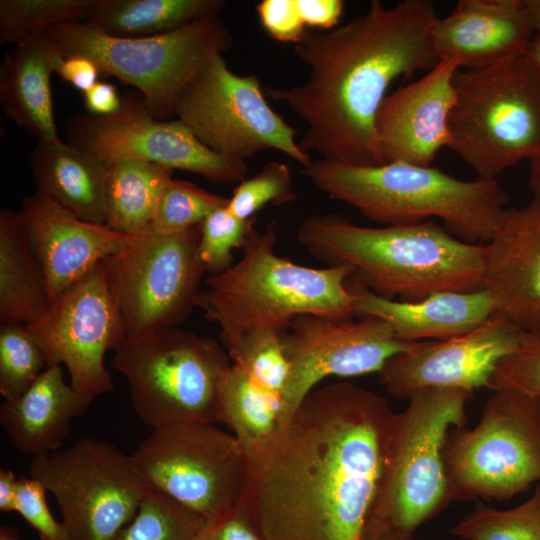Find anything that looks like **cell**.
<instances>
[{
    "label": "cell",
    "mask_w": 540,
    "mask_h": 540,
    "mask_svg": "<svg viewBox=\"0 0 540 540\" xmlns=\"http://www.w3.org/2000/svg\"><path fill=\"white\" fill-rule=\"evenodd\" d=\"M395 414L349 382L313 389L272 439L246 453L239 504L265 540H360Z\"/></svg>",
    "instance_id": "cell-1"
},
{
    "label": "cell",
    "mask_w": 540,
    "mask_h": 540,
    "mask_svg": "<svg viewBox=\"0 0 540 540\" xmlns=\"http://www.w3.org/2000/svg\"><path fill=\"white\" fill-rule=\"evenodd\" d=\"M438 18L430 0L392 7L372 0L365 13L327 33L309 32L294 53L309 68L302 84L265 87L305 124L298 142L306 153L356 166L381 165L375 121L398 78L431 70L439 61L430 30Z\"/></svg>",
    "instance_id": "cell-2"
},
{
    "label": "cell",
    "mask_w": 540,
    "mask_h": 540,
    "mask_svg": "<svg viewBox=\"0 0 540 540\" xmlns=\"http://www.w3.org/2000/svg\"><path fill=\"white\" fill-rule=\"evenodd\" d=\"M296 238L326 267H345L347 284L378 296L418 301L446 291L485 289L487 246L460 240L434 220L366 227L336 214H312Z\"/></svg>",
    "instance_id": "cell-3"
},
{
    "label": "cell",
    "mask_w": 540,
    "mask_h": 540,
    "mask_svg": "<svg viewBox=\"0 0 540 540\" xmlns=\"http://www.w3.org/2000/svg\"><path fill=\"white\" fill-rule=\"evenodd\" d=\"M302 174L329 198L386 225L438 218L453 236L488 243L506 209L508 194L495 180H462L430 166L391 162L356 166L312 160Z\"/></svg>",
    "instance_id": "cell-4"
},
{
    "label": "cell",
    "mask_w": 540,
    "mask_h": 540,
    "mask_svg": "<svg viewBox=\"0 0 540 540\" xmlns=\"http://www.w3.org/2000/svg\"><path fill=\"white\" fill-rule=\"evenodd\" d=\"M274 223L248 237L240 260L203 282L196 306L220 328L224 346L243 333L266 328L281 335L299 315L356 316L345 267L311 268L278 256Z\"/></svg>",
    "instance_id": "cell-5"
},
{
    "label": "cell",
    "mask_w": 540,
    "mask_h": 540,
    "mask_svg": "<svg viewBox=\"0 0 540 540\" xmlns=\"http://www.w3.org/2000/svg\"><path fill=\"white\" fill-rule=\"evenodd\" d=\"M448 148L477 178L495 180L540 153V77L525 54L454 77Z\"/></svg>",
    "instance_id": "cell-6"
},
{
    "label": "cell",
    "mask_w": 540,
    "mask_h": 540,
    "mask_svg": "<svg viewBox=\"0 0 540 540\" xmlns=\"http://www.w3.org/2000/svg\"><path fill=\"white\" fill-rule=\"evenodd\" d=\"M472 392L423 388L395 414L391 442L368 522L409 538L451 502L443 451L449 431L467 421ZM367 522V523H368Z\"/></svg>",
    "instance_id": "cell-7"
},
{
    "label": "cell",
    "mask_w": 540,
    "mask_h": 540,
    "mask_svg": "<svg viewBox=\"0 0 540 540\" xmlns=\"http://www.w3.org/2000/svg\"><path fill=\"white\" fill-rule=\"evenodd\" d=\"M221 12L153 37H113L84 21L58 24L46 33L63 56L90 58L101 76H113L134 87L154 117L169 120L189 82L214 56L233 44Z\"/></svg>",
    "instance_id": "cell-8"
},
{
    "label": "cell",
    "mask_w": 540,
    "mask_h": 540,
    "mask_svg": "<svg viewBox=\"0 0 540 540\" xmlns=\"http://www.w3.org/2000/svg\"><path fill=\"white\" fill-rule=\"evenodd\" d=\"M214 339L172 327L126 338L112 367L127 381L146 425L219 421V395L232 363Z\"/></svg>",
    "instance_id": "cell-9"
},
{
    "label": "cell",
    "mask_w": 540,
    "mask_h": 540,
    "mask_svg": "<svg viewBox=\"0 0 540 540\" xmlns=\"http://www.w3.org/2000/svg\"><path fill=\"white\" fill-rule=\"evenodd\" d=\"M452 501L509 500L540 483V398L496 390L473 428H452L443 451Z\"/></svg>",
    "instance_id": "cell-10"
},
{
    "label": "cell",
    "mask_w": 540,
    "mask_h": 540,
    "mask_svg": "<svg viewBox=\"0 0 540 540\" xmlns=\"http://www.w3.org/2000/svg\"><path fill=\"white\" fill-rule=\"evenodd\" d=\"M28 471L55 497L69 540H117L151 491L132 455L93 438L33 456Z\"/></svg>",
    "instance_id": "cell-11"
},
{
    "label": "cell",
    "mask_w": 540,
    "mask_h": 540,
    "mask_svg": "<svg viewBox=\"0 0 540 540\" xmlns=\"http://www.w3.org/2000/svg\"><path fill=\"white\" fill-rule=\"evenodd\" d=\"M199 239L200 225L168 235L149 228L101 261L124 339L178 327L189 318L206 272Z\"/></svg>",
    "instance_id": "cell-12"
},
{
    "label": "cell",
    "mask_w": 540,
    "mask_h": 540,
    "mask_svg": "<svg viewBox=\"0 0 540 540\" xmlns=\"http://www.w3.org/2000/svg\"><path fill=\"white\" fill-rule=\"evenodd\" d=\"M131 455L151 489L205 521L240 500L245 451L233 434L215 423L190 421L152 428Z\"/></svg>",
    "instance_id": "cell-13"
},
{
    "label": "cell",
    "mask_w": 540,
    "mask_h": 540,
    "mask_svg": "<svg viewBox=\"0 0 540 540\" xmlns=\"http://www.w3.org/2000/svg\"><path fill=\"white\" fill-rule=\"evenodd\" d=\"M255 73L239 75L214 56L178 97L174 115L211 151L246 160L273 149L302 167L312 162L296 130L268 104Z\"/></svg>",
    "instance_id": "cell-14"
},
{
    "label": "cell",
    "mask_w": 540,
    "mask_h": 540,
    "mask_svg": "<svg viewBox=\"0 0 540 540\" xmlns=\"http://www.w3.org/2000/svg\"><path fill=\"white\" fill-rule=\"evenodd\" d=\"M68 143L106 165L121 159L157 163L196 173L211 182L238 184L247 175L245 160L211 151L179 120H161L130 95L109 116L77 113L66 122Z\"/></svg>",
    "instance_id": "cell-15"
},
{
    "label": "cell",
    "mask_w": 540,
    "mask_h": 540,
    "mask_svg": "<svg viewBox=\"0 0 540 540\" xmlns=\"http://www.w3.org/2000/svg\"><path fill=\"white\" fill-rule=\"evenodd\" d=\"M289 374L282 394L283 424L324 378L379 373L395 354L416 342L399 340L382 319L296 316L281 335Z\"/></svg>",
    "instance_id": "cell-16"
},
{
    "label": "cell",
    "mask_w": 540,
    "mask_h": 540,
    "mask_svg": "<svg viewBox=\"0 0 540 540\" xmlns=\"http://www.w3.org/2000/svg\"><path fill=\"white\" fill-rule=\"evenodd\" d=\"M26 326L47 366L65 365L76 390L92 398L113 390L104 357L124 335L101 262L55 299L37 322Z\"/></svg>",
    "instance_id": "cell-17"
},
{
    "label": "cell",
    "mask_w": 540,
    "mask_h": 540,
    "mask_svg": "<svg viewBox=\"0 0 540 540\" xmlns=\"http://www.w3.org/2000/svg\"><path fill=\"white\" fill-rule=\"evenodd\" d=\"M523 329L495 311L476 329L439 342L418 341L392 356L378 373L398 399L423 388L473 392L488 387L497 364L517 347Z\"/></svg>",
    "instance_id": "cell-18"
},
{
    "label": "cell",
    "mask_w": 540,
    "mask_h": 540,
    "mask_svg": "<svg viewBox=\"0 0 540 540\" xmlns=\"http://www.w3.org/2000/svg\"><path fill=\"white\" fill-rule=\"evenodd\" d=\"M459 68L456 58L440 60L423 77L385 97L375 121L381 164L430 166L438 151L448 148Z\"/></svg>",
    "instance_id": "cell-19"
},
{
    "label": "cell",
    "mask_w": 540,
    "mask_h": 540,
    "mask_svg": "<svg viewBox=\"0 0 540 540\" xmlns=\"http://www.w3.org/2000/svg\"><path fill=\"white\" fill-rule=\"evenodd\" d=\"M18 213L27 242L44 273L51 303L137 237L83 221L38 192L22 199Z\"/></svg>",
    "instance_id": "cell-20"
},
{
    "label": "cell",
    "mask_w": 540,
    "mask_h": 540,
    "mask_svg": "<svg viewBox=\"0 0 540 540\" xmlns=\"http://www.w3.org/2000/svg\"><path fill=\"white\" fill-rule=\"evenodd\" d=\"M531 198L506 208L487 246L485 289L495 311L523 330L540 328V181Z\"/></svg>",
    "instance_id": "cell-21"
},
{
    "label": "cell",
    "mask_w": 540,
    "mask_h": 540,
    "mask_svg": "<svg viewBox=\"0 0 540 540\" xmlns=\"http://www.w3.org/2000/svg\"><path fill=\"white\" fill-rule=\"evenodd\" d=\"M534 35L524 0H459L430 30L438 59L456 58L460 68H480L525 54Z\"/></svg>",
    "instance_id": "cell-22"
},
{
    "label": "cell",
    "mask_w": 540,
    "mask_h": 540,
    "mask_svg": "<svg viewBox=\"0 0 540 540\" xmlns=\"http://www.w3.org/2000/svg\"><path fill=\"white\" fill-rule=\"evenodd\" d=\"M347 286L354 295L356 315L382 319L405 342L457 337L476 329L495 312L487 289L438 292L418 301H396Z\"/></svg>",
    "instance_id": "cell-23"
},
{
    "label": "cell",
    "mask_w": 540,
    "mask_h": 540,
    "mask_svg": "<svg viewBox=\"0 0 540 540\" xmlns=\"http://www.w3.org/2000/svg\"><path fill=\"white\" fill-rule=\"evenodd\" d=\"M93 399L65 382L60 365L48 366L20 396L4 400L0 423L20 451L47 454L61 449Z\"/></svg>",
    "instance_id": "cell-24"
},
{
    "label": "cell",
    "mask_w": 540,
    "mask_h": 540,
    "mask_svg": "<svg viewBox=\"0 0 540 540\" xmlns=\"http://www.w3.org/2000/svg\"><path fill=\"white\" fill-rule=\"evenodd\" d=\"M63 56L48 33L13 46L0 66V103L6 117L42 143L62 141L53 113L51 75Z\"/></svg>",
    "instance_id": "cell-25"
},
{
    "label": "cell",
    "mask_w": 540,
    "mask_h": 540,
    "mask_svg": "<svg viewBox=\"0 0 540 540\" xmlns=\"http://www.w3.org/2000/svg\"><path fill=\"white\" fill-rule=\"evenodd\" d=\"M36 191L79 219L105 225L107 165L63 141L37 142L30 156Z\"/></svg>",
    "instance_id": "cell-26"
},
{
    "label": "cell",
    "mask_w": 540,
    "mask_h": 540,
    "mask_svg": "<svg viewBox=\"0 0 540 540\" xmlns=\"http://www.w3.org/2000/svg\"><path fill=\"white\" fill-rule=\"evenodd\" d=\"M47 283L19 213L0 212V324L37 322L49 309Z\"/></svg>",
    "instance_id": "cell-27"
},
{
    "label": "cell",
    "mask_w": 540,
    "mask_h": 540,
    "mask_svg": "<svg viewBox=\"0 0 540 540\" xmlns=\"http://www.w3.org/2000/svg\"><path fill=\"white\" fill-rule=\"evenodd\" d=\"M172 172L167 166L137 159L108 164L105 225L130 236L147 232Z\"/></svg>",
    "instance_id": "cell-28"
},
{
    "label": "cell",
    "mask_w": 540,
    "mask_h": 540,
    "mask_svg": "<svg viewBox=\"0 0 540 540\" xmlns=\"http://www.w3.org/2000/svg\"><path fill=\"white\" fill-rule=\"evenodd\" d=\"M225 5L223 0H94L84 22L113 37H153L222 11Z\"/></svg>",
    "instance_id": "cell-29"
},
{
    "label": "cell",
    "mask_w": 540,
    "mask_h": 540,
    "mask_svg": "<svg viewBox=\"0 0 540 540\" xmlns=\"http://www.w3.org/2000/svg\"><path fill=\"white\" fill-rule=\"evenodd\" d=\"M284 404L280 395L254 384L232 364L219 395V421L227 425L246 453L253 452L283 425Z\"/></svg>",
    "instance_id": "cell-30"
},
{
    "label": "cell",
    "mask_w": 540,
    "mask_h": 540,
    "mask_svg": "<svg viewBox=\"0 0 540 540\" xmlns=\"http://www.w3.org/2000/svg\"><path fill=\"white\" fill-rule=\"evenodd\" d=\"M94 0H1L0 45L16 46L50 28L85 21Z\"/></svg>",
    "instance_id": "cell-31"
},
{
    "label": "cell",
    "mask_w": 540,
    "mask_h": 540,
    "mask_svg": "<svg viewBox=\"0 0 540 540\" xmlns=\"http://www.w3.org/2000/svg\"><path fill=\"white\" fill-rule=\"evenodd\" d=\"M452 533L462 540H540V483L527 500L510 509L476 504Z\"/></svg>",
    "instance_id": "cell-32"
},
{
    "label": "cell",
    "mask_w": 540,
    "mask_h": 540,
    "mask_svg": "<svg viewBox=\"0 0 540 540\" xmlns=\"http://www.w3.org/2000/svg\"><path fill=\"white\" fill-rule=\"evenodd\" d=\"M224 347L232 364L241 368L254 384L282 397L289 365L280 333L266 328L252 329Z\"/></svg>",
    "instance_id": "cell-33"
},
{
    "label": "cell",
    "mask_w": 540,
    "mask_h": 540,
    "mask_svg": "<svg viewBox=\"0 0 540 540\" xmlns=\"http://www.w3.org/2000/svg\"><path fill=\"white\" fill-rule=\"evenodd\" d=\"M205 520L151 489L117 540H199Z\"/></svg>",
    "instance_id": "cell-34"
},
{
    "label": "cell",
    "mask_w": 540,
    "mask_h": 540,
    "mask_svg": "<svg viewBox=\"0 0 540 540\" xmlns=\"http://www.w3.org/2000/svg\"><path fill=\"white\" fill-rule=\"evenodd\" d=\"M0 325V394L4 400H12L28 389L48 366L26 325Z\"/></svg>",
    "instance_id": "cell-35"
},
{
    "label": "cell",
    "mask_w": 540,
    "mask_h": 540,
    "mask_svg": "<svg viewBox=\"0 0 540 540\" xmlns=\"http://www.w3.org/2000/svg\"><path fill=\"white\" fill-rule=\"evenodd\" d=\"M228 200L191 182L172 178L162 193L150 229L164 235L186 231L227 206Z\"/></svg>",
    "instance_id": "cell-36"
},
{
    "label": "cell",
    "mask_w": 540,
    "mask_h": 540,
    "mask_svg": "<svg viewBox=\"0 0 540 540\" xmlns=\"http://www.w3.org/2000/svg\"><path fill=\"white\" fill-rule=\"evenodd\" d=\"M256 218L243 220L227 206L208 215L200 224L198 252L206 272L220 274L234 264L233 250L243 248L255 229Z\"/></svg>",
    "instance_id": "cell-37"
},
{
    "label": "cell",
    "mask_w": 540,
    "mask_h": 540,
    "mask_svg": "<svg viewBox=\"0 0 540 540\" xmlns=\"http://www.w3.org/2000/svg\"><path fill=\"white\" fill-rule=\"evenodd\" d=\"M295 198L289 167L282 162L270 161L253 177L237 184L229 197L227 209L236 217L247 220L267 204L280 206Z\"/></svg>",
    "instance_id": "cell-38"
},
{
    "label": "cell",
    "mask_w": 540,
    "mask_h": 540,
    "mask_svg": "<svg viewBox=\"0 0 540 540\" xmlns=\"http://www.w3.org/2000/svg\"><path fill=\"white\" fill-rule=\"evenodd\" d=\"M487 388L540 398V328L522 331L516 349L497 364Z\"/></svg>",
    "instance_id": "cell-39"
},
{
    "label": "cell",
    "mask_w": 540,
    "mask_h": 540,
    "mask_svg": "<svg viewBox=\"0 0 540 540\" xmlns=\"http://www.w3.org/2000/svg\"><path fill=\"white\" fill-rule=\"evenodd\" d=\"M47 490L31 477L18 479L14 511L38 533L41 540H69L61 521L49 510Z\"/></svg>",
    "instance_id": "cell-40"
},
{
    "label": "cell",
    "mask_w": 540,
    "mask_h": 540,
    "mask_svg": "<svg viewBox=\"0 0 540 540\" xmlns=\"http://www.w3.org/2000/svg\"><path fill=\"white\" fill-rule=\"evenodd\" d=\"M255 9L261 26L276 41L295 45L308 33L296 0H263Z\"/></svg>",
    "instance_id": "cell-41"
},
{
    "label": "cell",
    "mask_w": 540,
    "mask_h": 540,
    "mask_svg": "<svg viewBox=\"0 0 540 540\" xmlns=\"http://www.w3.org/2000/svg\"><path fill=\"white\" fill-rule=\"evenodd\" d=\"M199 540H265L249 520L239 502L234 507L205 521Z\"/></svg>",
    "instance_id": "cell-42"
},
{
    "label": "cell",
    "mask_w": 540,
    "mask_h": 540,
    "mask_svg": "<svg viewBox=\"0 0 540 540\" xmlns=\"http://www.w3.org/2000/svg\"><path fill=\"white\" fill-rule=\"evenodd\" d=\"M54 73L76 89L85 92L101 76L97 64L86 56H61L55 64Z\"/></svg>",
    "instance_id": "cell-43"
},
{
    "label": "cell",
    "mask_w": 540,
    "mask_h": 540,
    "mask_svg": "<svg viewBox=\"0 0 540 540\" xmlns=\"http://www.w3.org/2000/svg\"><path fill=\"white\" fill-rule=\"evenodd\" d=\"M305 26L330 29L337 26L344 10L342 0H296Z\"/></svg>",
    "instance_id": "cell-44"
},
{
    "label": "cell",
    "mask_w": 540,
    "mask_h": 540,
    "mask_svg": "<svg viewBox=\"0 0 540 540\" xmlns=\"http://www.w3.org/2000/svg\"><path fill=\"white\" fill-rule=\"evenodd\" d=\"M85 108L94 116H109L116 113L122 105L117 88L108 82L97 81L83 92Z\"/></svg>",
    "instance_id": "cell-45"
},
{
    "label": "cell",
    "mask_w": 540,
    "mask_h": 540,
    "mask_svg": "<svg viewBox=\"0 0 540 540\" xmlns=\"http://www.w3.org/2000/svg\"><path fill=\"white\" fill-rule=\"evenodd\" d=\"M18 479L14 472L8 469L0 470V510L14 511Z\"/></svg>",
    "instance_id": "cell-46"
},
{
    "label": "cell",
    "mask_w": 540,
    "mask_h": 540,
    "mask_svg": "<svg viewBox=\"0 0 540 540\" xmlns=\"http://www.w3.org/2000/svg\"><path fill=\"white\" fill-rule=\"evenodd\" d=\"M360 540H413V538L402 536L387 527L368 522Z\"/></svg>",
    "instance_id": "cell-47"
},
{
    "label": "cell",
    "mask_w": 540,
    "mask_h": 540,
    "mask_svg": "<svg viewBox=\"0 0 540 540\" xmlns=\"http://www.w3.org/2000/svg\"><path fill=\"white\" fill-rule=\"evenodd\" d=\"M525 56L540 77V32L534 33L525 52Z\"/></svg>",
    "instance_id": "cell-48"
},
{
    "label": "cell",
    "mask_w": 540,
    "mask_h": 540,
    "mask_svg": "<svg viewBox=\"0 0 540 540\" xmlns=\"http://www.w3.org/2000/svg\"><path fill=\"white\" fill-rule=\"evenodd\" d=\"M524 10L534 33L540 32V0H524Z\"/></svg>",
    "instance_id": "cell-49"
},
{
    "label": "cell",
    "mask_w": 540,
    "mask_h": 540,
    "mask_svg": "<svg viewBox=\"0 0 540 540\" xmlns=\"http://www.w3.org/2000/svg\"><path fill=\"white\" fill-rule=\"evenodd\" d=\"M529 181H540V153L529 160Z\"/></svg>",
    "instance_id": "cell-50"
},
{
    "label": "cell",
    "mask_w": 540,
    "mask_h": 540,
    "mask_svg": "<svg viewBox=\"0 0 540 540\" xmlns=\"http://www.w3.org/2000/svg\"><path fill=\"white\" fill-rule=\"evenodd\" d=\"M0 540H20L17 530L12 526H1Z\"/></svg>",
    "instance_id": "cell-51"
},
{
    "label": "cell",
    "mask_w": 540,
    "mask_h": 540,
    "mask_svg": "<svg viewBox=\"0 0 540 540\" xmlns=\"http://www.w3.org/2000/svg\"><path fill=\"white\" fill-rule=\"evenodd\" d=\"M413 540H419V539H414V538H413Z\"/></svg>",
    "instance_id": "cell-52"
}]
</instances>
